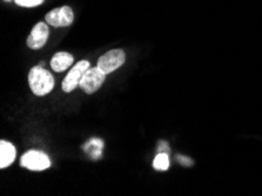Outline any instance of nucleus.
Segmentation results:
<instances>
[{"label":"nucleus","instance_id":"obj_3","mask_svg":"<svg viewBox=\"0 0 262 196\" xmlns=\"http://www.w3.org/2000/svg\"><path fill=\"white\" fill-rule=\"evenodd\" d=\"M126 54L122 50H112L101 55L98 60V67L105 74H110L124 65Z\"/></svg>","mask_w":262,"mask_h":196},{"label":"nucleus","instance_id":"obj_8","mask_svg":"<svg viewBox=\"0 0 262 196\" xmlns=\"http://www.w3.org/2000/svg\"><path fill=\"white\" fill-rule=\"evenodd\" d=\"M73 55L69 52H58L51 60V67L54 72L60 73V72L66 71L73 65Z\"/></svg>","mask_w":262,"mask_h":196},{"label":"nucleus","instance_id":"obj_15","mask_svg":"<svg viewBox=\"0 0 262 196\" xmlns=\"http://www.w3.org/2000/svg\"><path fill=\"white\" fill-rule=\"evenodd\" d=\"M5 2H11V0H5Z\"/></svg>","mask_w":262,"mask_h":196},{"label":"nucleus","instance_id":"obj_5","mask_svg":"<svg viewBox=\"0 0 262 196\" xmlns=\"http://www.w3.org/2000/svg\"><path fill=\"white\" fill-rule=\"evenodd\" d=\"M21 166L30 170L40 171L50 168L51 161L46 154L39 150H29L23 155Z\"/></svg>","mask_w":262,"mask_h":196},{"label":"nucleus","instance_id":"obj_10","mask_svg":"<svg viewBox=\"0 0 262 196\" xmlns=\"http://www.w3.org/2000/svg\"><path fill=\"white\" fill-rule=\"evenodd\" d=\"M84 150L91 158L97 160L102 155V149H104V141L101 139L93 138L87 141L84 145Z\"/></svg>","mask_w":262,"mask_h":196},{"label":"nucleus","instance_id":"obj_2","mask_svg":"<svg viewBox=\"0 0 262 196\" xmlns=\"http://www.w3.org/2000/svg\"><path fill=\"white\" fill-rule=\"evenodd\" d=\"M91 69L90 62L87 60H81L75 63V65L72 67V70L69 72V74L66 75V78L63 79V81L61 83V89L63 92L66 93H70V92L74 91L80 83L82 77L86 73V71Z\"/></svg>","mask_w":262,"mask_h":196},{"label":"nucleus","instance_id":"obj_1","mask_svg":"<svg viewBox=\"0 0 262 196\" xmlns=\"http://www.w3.org/2000/svg\"><path fill=\"white\" fill-rule=\"evenodd\" d=\"M29 83L33 94L43 97L54 89L55 81L51 72L42 69V66H35L30 71Z\"/></svg>","mask_w":262,"mask_h":196},{"label":"nucleus","instance_id":"obj_7","mask_svg":"<svg viewBox=\"0 0 262 196\" xmlns=\"http://www.w3.org/2000/svg\"><path fill=\"white\" fill-rule=\"evenodd\" d=\"M49 27L45 23H38L31 31V34L27 38V46L32 50H39L45 46L49 39Z\"/></svg>","mask_w":262,"mask_h":196},{"label":"nucleus","instance_id":"obj_13","mask_svg":"<svg viewBox=\"0 0 262 196\" xmlns=\"http://www.w3.org/2000/svg\"><path fill=\"white\" fill-rule=\"evenodd\" d=\"M178 160V162H180L182 166H192L193 165V161L187 157H182V155H178L176 158Z\"/></svg>","mask_w":262,"mask_h":196},{"label":"nucleus","instance_id":"obj_9","mask_svg":"<svg viewBox=\"0 0 262 196\" xmlns=\"http://www.w3.org/2000/svg\"><path fill=\"white\" fill-rule=\"evenodd\" d=\"M0 168H4L11 166L15 160V155H17V150L15 147L12 145L9 141H3L0 142Z\"/></svg>","mask_w":262,"mask_h":196},{"label":"nucleus","instance_id":"obj_14","mask_svg":"<svg viewBox=\"0 0 262 196\" xmlns=\"http://www.w3.org/2000/svg\"><path fill=\"white\" fill-rule=\"evenodd\" d=\"M159 153H169V145L166 141H160L158 145Z\"/></svg>","mask_w":262,"mask_h":196},{"label":"nucleus","instance_id":"obj_11","mask_svg":"<svg viewBox=\"0 0 262 196\" xmlns=\"http://www.w3.org/2000/svg\"><path fill=\"white\" fill-rule=\"evenodd\" d=\"M154 169L165 171L169 168V159L167 153H159L153 161Z\"/></svg>","mask_w":262,"mask_h":196},{"label":"nucleus","instance_id":"obj_6","mask_svg":"<svg viewBox=\"0 0 262 196\" xmlns=\"http://www.w3.org/2000/svg\"><path fill=\"white\" fill-rule=\"evenodd\" d=\"M74 20L73 11L70 6H61L46 14V23L53 27L70 26Z\"/></svg>","mask_w":262,"mask_h":196},{"label":"nucleus","instance_id":"obj_12","mask_svg":"<svg viewBox=\"0 0 262 196\" xmlns=\"http://www.w3.org/2000/svg\"><path fill=\"white\" fill-rule=\"evenodd\" d=\"M15 4L23 7H33L38 6L43 2V0H14Z\"/></svg>","mask_w":262,"mask_h":196},{"label":"nucleus","instance_id":"obj_4","mask_svg":"<svg viewBox=\"0 0 262 196\" xmlns=\"http://www.w3.org/2000/svg\"><path fill=\"white\" fill-rule=\"evenodd\" d=\"M105 78L106 74L98 66L92 67V69H89L86 71L80 83H79V87L82 91H85L87 94L95 93L102 86Z\"/></svg>","mask_w":262,"mask_h":196}]
</instances>
